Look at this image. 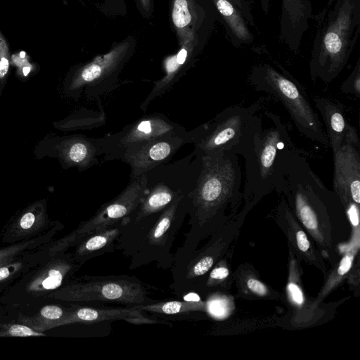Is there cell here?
I'll return each mask as SVG.
<instances>
[{
	"mask_svg": "<svg viewBox=\"0 0 360 360\" xmlns=\"http://www.w3.org/2000/svg\"><path fill=\"white\" fill-rule=\"evenodd\" d=\"M148 191L146 174L130 179L127 187L115 198L103 205L89 219L67 238V245H76L84 237L120 224L139 206Z\"/></svg>",
	"mask_w": 360,
	"mask_h": 360,
	"instance_id": "obj_8",
	"label": "cell"
},
{
	"mask_svg": "<svg viewBox=\"0 0 360 360\" xmlns=\"http://www.w3.org/2000/svg\"><path fill=\"white\" fill-rule=\"evenodd\" d=\"M11 274L10 267L6 266H0V281L8 278Z\"/></svg>",
	"mask_w": 360,
	"mask_h": 360,
	"instance_id": "obj_36",
	"label": "cell"
},
{
	"mask_svg": "<svg viewBox=\"0 0 360 360\" xmlns=\"http://www.w3.org/2000/svg\"><path fill=\"white\" fill-rule=\"evenodd\" d=\"M215 7L233 36L244 43L252 41L251 34L240 10L230 0H212Z\"/></svg>",
	"mask_w": 360,
	"mask_h": 360,
	"instance_id": "obj_21",
	"label": "cell"
},
{
	"mask_svg": "<svg viewBox=\"0 0 360 360\" xmlns=\"http://www.w3.org/2000/svg\"><path fill=\"white\" fill-rule=\"evenodd\" d=\"M148 294L145 285L134 276L85 275L63 287L55 297L83 304L115 303L132 307L157 302L148 297Z\"/></svg>",
	"mask_w": 360,
	"mask_h": 360,
	"instance_id": "obj_7",
	"label": "cell"
},
{
	"mask_svg": "<svg viewBox=\"0 0 360 360\" xmlns=\"http://www.w3.org/2000/svg\"><path fill=\"white\" fill-rule=\"evenodd\" d=\"M30 244L31 241H29L0 250V266L12 259L15 255L27 248Z\"/></svg>",
	"mask_w": 360,
	"mask_h": 360,
	"instance_id": "obj_24",
	"label": "cell"
},
{
	"mask_svg": "<svg viewBox=\"0 0 360 360\" xmlns=\"http://www.w3.org/2000/svg\"><path fill=\"white\" fill-rule=\"evenodd\" d=\"M241 12L244 18L248 20L251 25L254 24L249 5L245 0H230Z\"/></svg>",
	"mask_w": 360,
	"mask_h": 360,
	"instance_id": "obj_28",
	"label": "cell"
},
{
	"mask_svg": "<svg viewBox=\"0 0 360 360\" xmlns=\"http://www.w3.org/2000/svg\"><path fill=\"white\" fill-rule=\"evenodd\" d=\"M8 334L12 336H34V335H44V334L36 332L29 328L20 324H15L11 326L8 329Z\"/></svg>",
	"mask_w": 360,
	"mask_h": 360,
	"instance_id": "obj_26",
	"label": "cell"
},
{
	"mask_svg": "<svg viewBox=\"0 0 360 360\" xmlns=\"http://www.w3.org/2000/svg\"><path fill=\"white\" fill-rule=\"evenodd\" d=\"M171 20L181 45L194 34L202 23L203 15L195 0H171Z\"/></svg>",
	"mask_w": 360,
	"mask_h": 360,
	"instance_id": "obj_18",
	"label": "cell"
},
{
	"mask_svg": "<svg viewBox=\"0 0 360 360\" xmlns=\"http://www.w3.org/2000/svg\"><path fill=\"white\" fill-rule=\"evenodd\" d=\"M132 307L145 312L151 313L153 316L162 321H184L191 319V314L193 312L203 310L205 306L199 300H193L188 301H157L152 304Z\"/></svg>",
	"mask_w": 360,
	"mask_h": 360,
	"instance_id": "obj_19",
	"label": "cell"
},
{
	"mask_svg": "<svg viewBox=\"0 0 360 360\" xmlns=\"http://www.w3.org/2000/svg\"><path fill=\"white\" fill-rule=\"evenodd\" d=\"M67 311L58 306L46 305L41 309L40 314L44 318L55 322L63 318Z\"/></svg>",
	"mask_w": 360,
	"mask_h": 360,
	"instance_id": "obj_25",
	"label": "cell"
},
{
	"mask_svg": "<svg viewBox=\"0 0 360 360\" xmlns=\"http://www.w3.org/2000/svg\"><path fill=\"white\" fill-rule=\"evenodd\" d=\"M139 8L143 15L149 16L153 11V0H137Z\"/></svg>",
	"mask_w": 360,
	"mask_h": 360,
	"instance_id": "obj_35",
	"label": "cell"
},
{
	"mask_svg": "<svg viewBox=\"0 0 360 360\" xmlns=\"http://www.w3.org/2000/svg\"><path fill=\"white\" fill-rule=\"evenodd\" d=\"M186 143H191L190 132L146 142L125 150L117 159H120L129 165L130 179H133L170 160L176 152Z\"/></svg>",
	"mask_w": 360,
	"mask_h": 360,
	"instance_id": "obj_11",
	"label": "cell"
},
{
	"mask_svg": "<svg viewBox=\"0 0 360 360\" xmlns=\"http://www.w3.org/2000/svg\"><path fill=\"white\" fill-rule=\"evenodd\" d=\"M288 291L292 301L297 304H302L304 302L302 292L300 287L294 283H289L288 285Z\"/></svg>",
	"mask_w": 360,
	"mask_h": 360,
	"instance_id": "obj_27",
	"label": "cell"
},
{
	"mask_svg": "<svg viewBox=\"0 0 360 360\" xmlns=\"http://www.w3.org/2000/svg\"><path fill=\"white\" fill-rule=\"evenodd\" d=\"M296 241L298 248L306 252L309 250L310 243L306 233L303 231H299L296 233Z\"/></svg>",
	"mask_w": 360,
	"mask_h": 360,
	"instance_id": "obj_32",
	"label": "cell"
},
{
	"mask_svg": "<svg viewBox=\"0 0 360 360\" xmlns=\"http://www.w3.org/2000/svg\"><path fill=\"white\" fill-rule=\"evenodd\" d=\"M145 311L133 307H113L98 305H81L68 309L65 316L52 326H58L72 323L96 324L101 322L124 320L131 323H165L168 322L152 319L144 314Z\"/></svg>",
	"mask_w": 360,
	"mask_h": 360,
	"instance_id": "obj_13",
	"label": "cell"
},
{
	"mask_svg": "<svg viewBox=\"0 0 360 360\" xmlns=\"http://www.w3.org/2000/svg\"><path fill=\"white\" fill-rule=\"evenodd\" d=\"M333 192L345 207L360 203V139L352 126L340 149L333 153Z\"/></svg>",
	"mask_w": 360,
	"mask_h": 360,
	"instance_id": "obj_10",
	"label": "cell"
},
{
	"mask_svg": "<svg viewBox=\"0 0 360 360\" xmlns=\"http://www.w3.org/2000/svg\"><path fill=\"white\" fill-rule=\"evenodd\" d=\"M262 104L259 99L248 107L229 106L190 131L193 153L232 151L243 157L250 150L256 134L262 129V120L256 115Z\"/></svg>",
	"mask_w": 360,
	"mask_h": 360,
	"instance_id": "obj_4",
	"label": "cell"
},
{
	"mask_svg": "<svg viewBox=\"0 0 360 360\" xmlns=\"http://www.w3.org/2000/svg\"><path fill=\"white\" fill-rule=\"evenodd\" d=\"M347 216L351 224L354 226H358L359 224V205L352 203L346 206Z\"/></svg>",
	"mask_w": 360,
	"mask_h": 360,
	"instance_id": "obj_29",
	"label": "cell"
},
{
	"mask_svg": "<svg viewBox=\"0 0 360 360\" xmlns=\"http://www.w3.org/2000/svg\"><path fill=\"white\" fill-rule=\"evenodd\" d=\"M133 39H125L114 45L111 49L95 57L78 68L73 76L72 86L90 89L98 88L115 77L127 61L132 52Z\"/></svg>",
	"mask_w": 360,
	"mask_h": 360,
	"instance_id": "obj_12",
	"label": "cell"
},
{
	"mask_svg": "<svg viewBox=\"0 0 360 360\" xmlns=\"http://www.w3.org/2000/svg\"><path fill=\"white\" fill-rule=\"evenodd\" d=\"M188 214L187 195H181L162 212L134 223L120 224L116 250L129 258V269L151 264L170 269L176 236Z\"/></svg>",
	"mask_w": 360,
	"mask_h": 360,
	"instance_id": "obj_2",
	"label": "cell"
},
{
	"mask_svg": "<svg viewBox=\"0 0 360 360\" xmlns=\"http://www.w3.org/2000/svg\"><path fill=\"white\" fill-rule=\"evenodd\" d=\"M193 184V181L186 186H175L165 181L153 184H148V191L143 199L136 209L128 217L124 218L121 224L137 222L145 217L162 212L180 195H188Z\"/></svg>",
	"mask_w": 360,
	"mask_h": 360,
	"instance_id": "obj_15",
	"label": "cell"
},
{
	"mask_svg": "<svg viewBox=\"0 0 360 360\" xmlns=\"http://www.w3.org/2000/svg\"><path fill=\"white\" fill-rule=\"evenodd\" d=\"M273 126L261 129L244 156L245 181L243 196L246 206L253 205L274 190L276 167L280 150L292 143L288 129L281 117L266 112Z\"/></svg>",
	"mask_w": 360,
	"mask_h": 360,
	"instance_id": "obj_6",
	"label": "cell"
},
{
	"mask_svg": "<svg viewBox=\"0 0 360 360\" xmlns=\"http://www.w3.org/2000/svg\"><path fill=\"white\" fill-rule=\"evenodd\" d=\"M353 258V255L350 253L346 254L342 257L338 269V275L343 276L349 271L352 265Z\"/></svg>",
	"mask_w": 360,
	"mask_h": 360,
	"instance_id": "obj_30",
	"label": "cell"
},
{
	"mask_svg": "<svg viewBox=\"0 0 360 360\" xmlns=\"http://www.w3.org/2000/svg\"><path fill=\"white\" fill-rule=\"evenodd\" d=\"M249 81L256 91H264L281 102L302 135L313 141L328 146L319 116L309 102L304 89L298 82L269 65L254 68Z\"/></svg>",
	"mask_w": 360,
	"mask_h": 360,
	"instance_id": "obj_5",
	"label": "cell"
},
{
	"mask_svg": "<svg viewBox=\"0 0 360 360\" xmlns=\"http://www.w3.org/2000/svg\"><path fill=\"white\" fill-rule=\"evenodd\" d=\"M247 285L250 290L257 295H264L266 292L265 285L257 279L250 278L247 281Z\"/></svg>",
	"mask_w": 360,
	"mask_h": 360,
	"instance_id": "obj_31",
	"label": "cell"
},
{
	"mask_svg": "<svg viewBox=\"0 0 360 360\" xmlns=\"http://www.w3.org/2000/svg\"><path fill=\"white\" fill-rule=\"evenodd\" d=\"M314 101L325 124L328 146L333 153H336L352 127L345 119L343 105L325 97H316Z\"/></svg>",
	"mask_w": 360,
	"mask_h": 360,
	"instance_id": "obj_16",
	"label": "cell"
},
{
	"mask_svg": "<svg viewBox=\"0 0 360 360\" xmlns=\"http://www.w3.org/2000/svg\"><path fill=\"white\" fill-rule=\"evenodd\" d=\"M359 25V0H338L316 39L310 61L313 81L332 82L347 64Z\"/></svg>",
	"mask_w": 360,
	"mask_h": 360,
	"instance_id": "obj_3",
	"label": "cell"
},
{
	"mask_svg": "<svg viewBox=\"0 0 360 360\" xmlns=\"http://www.w3.org/2000/svg\"><path fill=\"white\" fill-rule=\"evenodd\" d=\"M30 68L28 66L24 67L22 68V72H23V74L25 76H27L28 75V73L30 72Z\"/></svg>",
	"mask_w": 360,
	"mask_h": 360,
	"instance_id": "obj_38",
	"label": "cell"
},
{
	"mask_svg": "<svg viewBox=\"0 0 360 360\" xmlns=\"http://www.w3.org/2000/svg\"><path fill=\"white\" fill-rule=\"evenodd\" d=\"M270 1L271 0H260L262 8L265 13L268 12Z\"/></svg>",
	"mask_w": 360,
	"mask_h": 360,
	"instance_id": "obj_37",
	"label": "cell"
},
{
	"mask_svg": "<svg viewBox=\"0 0 360 360\" xmlns=\"http://www.w3.org/2000/svg\"><path fill=\"white\" fill-rule=\"evenodd\" d=\"M340 90L345 94H352L357 98L360 97V65L358 61L355 68L341 84Z\"/></svg>",
	"mask_w": 360,
	"mask_h": 360,
	"instance_id": "obj_22",
	"label": "cell"
},
{
	"mask_svg": "<svg viewBox=\"0 0 360 360\" xmlns=\"http://www.w3.org/2000/svg\"><path fill=\"white\" fill-rule=\"evenodd\" d=\"M198 44L197 33L179 45L176 53L167 57L163 61V76L154 82L152 90L141 104L146 111L149 104L169 91L179 81L193 62Z\"/></svg>",
	"mask_w": 360,
	"mask_h": 360,
	"instance_id": "obj_14",
	"label": "cell"
},
{
	"mask_svg": "<svg viewBox=\"0 0 360 360\" xmlns=\"http://www.w3.org/2000/svg\"><path fill=\"white\" fill-rule=\"evenodd\" d=\"M199 155L197 173L187 195L191 228L182 245L174 253V262L196 250L225 207L236 205L243 196L242 172L235 153L221 151Z\"/></svg>",
	"mask_w": 360,
	"mask_h": 360,
	"instance_id": "obj_1",
	"label": "cell"
},
{
	"mask_svg": "<svg viewBox=\"0 0 360 360\" xmlns=\"http://www.w3.org/2000/svg\"><path fill=\"white\" fill-rule=\"evenodd\" d=\"M79 266L75 261L73 255L58 259L47 271L32 282L30 289L35 292L57 289L62 285L65 278Z\"/></svg>",
	"mask_w": 360,
	"mask_h": 360,
	"instance_id": "obj_20",
	"label": "cell"
},
{
	"mask_svg": "<svg viewBox=\"0 0 360 360\" xmlns=\"http://www.w3.org/2000/svg\"><path fill=\"white\" fill-rule=\"evenodd\" d=\"M185 129L162 114H150L126 126L121 131L103 138V150L112 158L125 150L172 135L185 134Z\"/></svg>",
	"mask_w": 360,
	"mask_h": 360,
	"instance_id": "obj_9",
	"label": "cell"
},
{
	"mask_svg": "<svg viewBox=\"0 0 360 360\" xmlns=\"http://www.w3.org/2000/svg\"><path fill=\"white\" fill-rule=\"evenodd\" d=\"M120 224L82 238L76 244L73 255L75 261L82 265L96 257L114 252L120 233Z\"/></svg>",
	"mask_w": 360,
	"mask_h": 360,
	"instance_id": "obj_17",
	"label": "cell"
},
{
	"mask_svg": "<svg viewBox=\"0 0 360 360\" xmlns=\"http://www.w3.org/2000/svg\"><path fill=\"white\" fill-rule=\"evenodd\" d=\"M10 58L9 44L0 30V79H4L8 72Z\"/></svg>",
	"mask_w": 360,
	"mask_h": 360,
	"instance_id": "obj_23",
	"label": "cell"
},
{
	"mask_svg": "<svg viewBox=\"0 0 360 360\" xmlns=\"http://www.w3.org/2000/svg\"><path fill=\"white\" fill-rule=\"evenodd\" d=\"M35 221V216L32 212L25 213L20 219V226L22 229H30Z\"/></svg>",
	"mask_w": 360,
	"mask_h": 360,
	"instance_id": "obj_33",
	"label": "cell"
},
{
	"mask_svg": "<svg viewBox=\"0 0 360 360\" xmlns=\"http://www.w3.org/2000/svg\"><path fill=\"white\" fill-rule=\"evenodd\" d=\"M229 275V270L224 267L219 266L214 268L210 274V278L212 280H222Z\"/></svg>",
	"mask_w": 360,
	"mask_h": 360,
	"instance_id": "obj_34",
	"label": "cell"
}]
</instances>
